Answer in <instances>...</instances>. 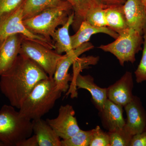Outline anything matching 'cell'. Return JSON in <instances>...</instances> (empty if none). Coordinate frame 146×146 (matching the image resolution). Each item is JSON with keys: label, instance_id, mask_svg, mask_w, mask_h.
I'll return each mask as SVG.
<instances>
[{"label": "cell", "instance_id": "obj_1", "mask_svg": "<svg viewBox=\"0 0 146 146\" xmlns=\"http://www.w3.org/2000/svg\"><path fill=\"white\" fill-rule=\"evenodd\" d=\"M48 77L37 63L19 54L11 67L0 76V90L11 105L19 109L34 86Z\"/></svg>", "mask_w": 146, "mask_h": 146}, {"label": "cell", "instance_id": "obj_2", "mask_svg": "<svg viewBox=\"0 0 146 146\" xmlns=\"http://www.w3.org/2000/svg\"><path fill=\"white\" fill-rule=\"evenodd\" d=\"M62 93L56 88L53 78L49 77L42 80L28 95L19 112L23 117L31 121L41 119L52 109Z\"/></svg>", "mask_w": 146, "mask_h": 146}, {"label": "cell", "instance_id": "obj_3", "mask_svg": "<svg viewBox=\"0 0 146 146\" xmlns=\"http://www.w3.org/2000/svg\"><path fill=\"white\" fill-rule=\"evenodd\" d=\"M12 106L0 110V141L5 146H18L32 135V121L23 117Z\"/></svg>", "mask_w": 146, "mask_h": 146}, {"label": "cell", "instance_id": "obj_4", "mask_svg": "<svg viewBox=\"0 0 146 146\" xmlns=\"http://www.w3.org/2000/svg\"><path fill=\"white\" fill-rule=\"evenodd\" d=\"M71 10L72 8L67 7L48 9L24 20V24L31 32L52 42V36L58 27L63 25L67 22Z\"/></svg>", "mask_w": 146, "mask_h": 146}, {"label": "cell", "instance_id": "obj_5", "mask_svg": "<svg viewBox=\"0 0 146 146\" xmlns=\"http://www.w3.org/2000/svg\"><path fill=\"white\" fill-rule=\"evenodd\" d=\"M143 43V35L128 28L119 34L114 42L101 45L98 48L114 55L120 65L124 66L125 62H135L136 55L142 49Z\"/></svg>", "mask_w": 146, "mask_h": 146}, {"label": "cell", "instance_id": "obj_6", "mask_svg": "<svg viewBox=\"0 0 146 146\" xmlns=\"http://www.w3.org/2000/svg\"><path fill=\"white\" fill-rule=\"evenodd\" d=\"M19 54L31 59L46 73L53 77L56 65L63 55L38 42L25 37L22 42Z\"/></svg>", "mask_w": 146, "mask_h": 146}, {"label": "cell", "instance_id": "obj_7", "mask_svg": "<svg viewBox=\"0 0 146 146\" xmlns=\"http://www.w3.org/2000/svg\"><path fill=\"white\" fill-rule=\"evenodd\" d=\"M20 34L31 40L54 49L52 42L40 35H35L29 31L23 23L22 6L0 24V41L13 35Z\"/></svg>", "mask_w": 146, "mask_h": 146}, {"label": "cell", "instance_id": "obj_8", "mask_svg": "<svg viewBox=\"0 0 146 146\" xmlns=\"http://www.w3.org/2000/svg\"><path fill=\"white\" fill-rule=\"evenodd\" d=\"M94 47L90 42H86L74 49L70 53L63 55L58 60L53 77L58 89L62 93L68 92L70 86L69 82L72 79V76L68 73L70 67L80 56Z\"/></svg>", "mask_w": 146, "mask_h": 146}, {"label": "cell", "instance_id": "obj_9", "mask_svg": "<svg viewBox=\"0 0 146 146\" xmlns=\"http://www.w3.org/2000/svg\"><path fill=\"white\" fill-rule=\"evenodd\" d=\"M75 115L72 106L66 104L60 106L56 118L46 121L59 138L64 140L70 138L80 129Z\"/></svg>", "mask_w": 146, "mask_h": 146}, {"label": "cell", "instance_id": "obj_10", "mask_svg": "<svg viewBox=\"0 0 146 146\" xmlns=\"http://www.w3.org/2000/svg\"><path fill=\"white\" fill-rule=\"evenodd\" d=\"M80 89L89 91L95 106L99 111L102 110L107 99L106 88H101L97 85L94 82V78L91 76H83L79 73L72 77V84L66 95L70 94L72 98L77 97V90Z\"/></svg>", "mask_w": 146, "mask_h": 146}, {"label": "cell", "instance_id": "obj_11", "mask_svg": "<svg viewBox=\"0 0 146 146\" xmlns=\"http://www.w3.org/2000/svg\"><path fill=\"white\" fill-rule=\"evenodd\" d=\"M133 86L132 73L127 71L119 80L106 88L107 99L123 107L134 96Z\"/></svg>", "mask_w": 146, "mask_h": 146}, {"label": "cell", "instance_id": "obj_12", "mask_svg": "<svg viewBox=\"0 0 146 146\" xmlns=\"http://www.w3.org/2000/svg\"><path fill=\"white\" fill-rule=\"evenodd\" d=\"M123 107L127 116L125 125L127 129L133 136L143 131L146 129V110L141 99L134 96Z\"/></svg>", "mask_w": 146, "mask_h": 146}, {"label": "cell", "instance_id": "obj_13", "mask_svg": "<svg viewBox=\"0 0 146 146\" xmlns=\"http://www.w3.org/2000/svg\"><path fill=\"white\" fill-rule=\"evenodd\" d=\"M25 37L21 34H14L0 41V76L16 60Z\"/></svg>", "mask_w": 146, "mask_h": 146}, {"label": "cell", "instance_id": "obj_14", "mask_svg": "<svg viewBox=\"0 0 146 146\" xmlns=\"http://www.w3.org/2000/svg\"><path fill=\"white\" fill-rule=\"evenodd\" d=\"M123 7L128 28L146 33V6L142 0H126Z\"/></svg>", "mask_w": 146, "mask_h": 146}, {"label": "cell", "instance_id": "obj_15", "mask_svg": "<svg viewBox=\"0 0 146 146\" xmlns=\"http://www.w3.org/2000/svg\"><path fill=\"white\" fill-rule=\"evenodd\" d=\"M123 108L121 106L107 99L102 109L99 111L102 125L108 132L121 129L125 125Z\"/></svg>", "mask_w": 146, "mask_h": 146}, {"label": "cell", "instance_id": "obj_16", "mask_svg": "<svg viewBox=\"0 0 146 146\" xmlns=\"http://www.w3.org/2000/svg\"><path fill=\"white\" fill-rule=\"evenodd\" d=\"M104 33L115 39L119 34L107 27H98L91 25L86 21L82 23L75 34L71 36V43L73 49L82 44L89 42L92 35L98 33Z\"/></svg>", "mask_w": 146, "mask_h": 146}, {"label": "cell", "instance_id": "obj_17", "mask_svg": "<svg viewBox=\"0 0 146 146\" xmlns=\"http://www.w3.org/2000/svg\"><path fill=\"white\" fill-rule=\"evenodd\" d=\"M33 130L39 146H61L59 136L47 123L41 119L32 121Z\"/></svg>", "mask_w": 146, "mask_h": 146}, {"label": "cell", "instance_id": "obj_18", "mask_svg": "<svg viewBox=\"0 0 146 146\" xmlns=\"http://www.w3.org/2000/svg\"><path fill=\"white\" fill-rule=\"evenodd\" d=\"M74 16L72 12L69 16L67 22L61 27L56 29L51 36L55 51L58 54L63 53L69 54L74 50L72 46L71 36L69 35V29L74 22Z\"/></svg>", "mask_w": 146, "mask_h": 146}, {"label": "cell", "instance_id": "obj_19", "mask_svg": "<svg viewBox=\"0 0 146 146\" xmlns=\"http://www.w3.org/2000/svg\"><path fill=\"white\" fill-rule=\"evenodd\" d=\"M56 7L72 8L69 3L63 0H25L22 6L23 20L33 17L48 9Z\"/></svg>", "mask_w": 146, "mask_h": 146}, {"label": "cell", "instance_id": "obj_20", "mask_svg": "<svg viewBox=\"0 0 146 146\" xmlns=\"http://www.w3.org/2000/svg\"><path fill=\"white\" fill-rule=\"evenodd\" d=\"M106 19L107 27L118 34L128 28L123 5L106 8Z\"/></svg>", "mask_w": 146, "mask_h": 146}, {"label": "cell", "instance_id": "obj_21", "mask_svg": "<svg viewBox=\"0 0 146 146\" xmlns=\"http://www.w3.org/2000/svg\"><path fill=\"white\" fill-rule=\"evenodd\" d=\"M63 1H65L69 3L72 7L74 16V22L72 25V26L74 31H76L78 30L81 25L83 21H85L86 13L90 8L95 6H102L99 3L97 2L96 0H63Z\"/></svg>", "mask_w": 146, "mask_h": 146}, {"label": "cell", "instance_id": "obj_22", "mask_svg": "<svg viewBox=\"0 0 146 146\" xmlns=\"http://www.w3.org/2000/svg\"><path fill=\"white\" fill-rule=\"evenodd\" d=\"M85 21L93 26L107 27L106 19V8L100 5L91 7L86 13Z\"/></svg>", "mask_w": 146, "mask_h": 146}, {"label": "cell", "instance_id": "obj_23", "mask_svg": "<svg viewBox=\"0 0 146 146\" xmlns=\"http://www.w3.org/2000/svg\"><path fill=\"white\" fill-rule=\"evenodd\" d=\"M108 132L110 146H130L133 136L125 127L121 129Z\"/></svg>", "mask_w": 146, "mask_h": 146}, {"label": "cell", "instance_id": "obj_24", "mask_svg": "<svg viewBox=\"0 0 146 146\" xmlns=\"http://www.w3.org/2000/svg\"><path fill=\"white\" fill-rule=\"evenodd\" d=\"M92 129L78 132L68 139L61 140V146H89Z\"/></svg>", "mask_w": 146, "mask_h": 146}, {"label": "cell", "instance_id": "obj_25", "mask_svg": "<svg viewBox=\"0 0 146 146\" xmlns=\"http://www.w3.org/2000/svg\"><path fill=\"white\" fill-rule=\"evenodd\" d=\"M25 0H0V24L20 8Z\"/></svg>", "mask_w": 146, "mask_h": 146}, {"label": "cell", "instance_id": "obj_26", "mask_svg": "<svg viewBox=\"0 0 146 146\" xmlns=\"http://www.w3.org/2000/svg\"><path fill=\"white\" fill-rule=\"evenodd\" d=\"M89 146H110L108 132H105L99 126H97L92 129Z\"/></svg>", "mask_w": 146, "mask_h": 146}, {"label": "cell", "instance_id": "obj_27", "mask_svg": "<svg viewBox=\"0 0 146 146\" xmlns=\"http://www.w3.org/2000/svg\"><path fill=\"white\" fill-rule=\"evenodd\" d=\"M143 47L142 58L138 68L134 72L137 83L146 81V33L143 35Z\"/></svg>", "mask_w": 146, "mask_h": 146}, {"label": "cell", "instance_id": "obj_28", "mask_svg": "<svg viewBox=\"0 0 146 146\" xmlns=\"http://www.w3.org/2000/svg\"><path fill=\"white\" fill-rule=\"evenodd\" d=\"M99 58L98 56H85L84 57H79L73 63L74 74L73 76L80 73L83 69L88 67L90 65H95L98 63Z\"/></svg>", "mask_w": 146, "mask_h": 146}, {"label": "cell", "instance_id": "obj_29", "mask_svg": "<svg viewBox=\"0 0 146 146\" xmlns=\"http://www.w3.org/2000/svg\"><path fill=\"white\" fill-rule=\"evenodd\" d=\"M130 146H146V129L141 133L133 136Z\"/></svg>", "mask_w": 146, "mask_h": 146}, {"label": "cell", "instance_id": "obj_30", "mask_svg": "<svg viewBox=\"0 0 146 146\" xmlns=\"http://www.w3.org/2000/svg\"><path fill=\"white\" fill-rule=\"evenodd\" d=\"M96 1L104 8H106L112 6L123 5L126 0H96Z\"/></svg>", "mask_w": 146, "mask_h": 146}, {"label": "cell", "instance_id": "obj_31", "mask_svg": "<svg viewBox=\"0 0 146 146\" xmlns=\"http://www.w3.org/2000/svg\"><path fill=\"white\" fill-rule=\"evenodd\" d=\"M18 146H39L36 135L34 134L23 140L19 143Z\"/></svg>", "mask_w": 146, "mask_h": 146}, {"label": "cell", "instance_id": "obj_32", "mask_svg": "<svg viewBox=\"0 0 146 146\" xmlns=\"http://www.w3.org/2000/svg\"><path fill=\"white\" fill-rule=\"evenodd\" d=\"M143 3L146 6V0H142Z\"/></svg>", "mask_w": 146, "mask_h": 146}, {"label": "cell", "instance_id": "obj_33", "mask_svg": "<svg viewBox=\"0 0 146 146\" xmlns=\"http://www.w3.org/2000/svg\"><path fill=\"white\" fill-rule=\"evenodd\" d=\"M0 146H5L0 141Z\"/></svg>", "mask_w": 146, "mask_h": 146}]
</instances>
